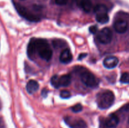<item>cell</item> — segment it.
I'll use <instances>...</instances> for the list:
<instances>
[{"label": "cell", "instance_id": "cell-1", "mask_svg": "<svg viewBox=\"0 0 129 128\" xmlns=\"http://www.w3.org/2000/svg\"><path fill=\"white\" fill-rule=\"evenodd\" d=\"M36 52L41 58L45 61H49L52 56V50L50 48L47 41L45 39H35Z\"/></svg>", "mask_w": 129, "mask_h": 128}, {"label": "cell", "instance_id": "cell-2", "mask_svg": "<svg viewBox=\"0 0 129 128\" xmlns=\"http://www.w3.org/2000/svg\"><path fill=\"white\" fill-rule=\"evenodd\" d=\"M115 101V95L110 90H104L98 93L96 95V103L101 109H107L113 105Z\"/></svg>", "mask_w": 129, "mask_h": 128}, {"label": "cell", "instance_id": "cell-3", "mask_svg": "<svg viewBox=\"0 0 129 128\" xmlns=\"http://www.w3.org/2000/svg\"><path fill=\"white\" fill-rule=\"evenodd\" d=\"M80 78L82 82L88 87L95 88L99 85L98 79L88 70H84L80 74Z\"/></svg>", "mask_w": 129, "mask_h": 128}, {"label": "cell", "instance_id": "cell-4", "mask_svg": "<svg viewBox=\"0 0 129 128\" xmlns=\"http://www.w3.org/2000/svg\"><path fill=\"white\" fill-rule=\"evenodd\" d=\"M13 5L19 15L28 21H31V22H38L40 20L39 16L33 14L32 13L28 11L26 8L21 6L20 4L13 2Z\"/></svg>", "mask_w": 129, "mask_h": 128}, {"label": "cell", "instance_id": "cell-5", "mask_svg": "<svg viewBox=\"0 0 129 128\" xmlns=\"http://www.w3.org/2000/svg\"><path fill=\"white\" fill-rule=\"evenodd\" d=\"M64 121L70 128H87L86 122L80 118L66 117Z\"/></svg>", "mask_w": 129, "mask_h": 128}, {"label": "cell", "instance_id": "cell-6", "mask_svg": "<svg viewBox=\"0 0 129 128\" xmlns=\"http://www.w3.org/2000/svg\"><path fill=\"white\" fill-rule=\"evenodd\" d=\"M113 37L112 30L108 28H104L98 34V39L103 44H108L111 42Z\"/></svg>", "mask_w": 129, "mask_h": 128}, {"label": "cell", "instance_id": "cell-7", "mask_svg": "<svg viewBox=\"0 0 129 128\" xmlns=\"http://www.w3.org/2000/svg\"><path fill=\"white\" fill-rule=\"evenodd\" d=\"M114 29L117 33H124L127 31V28H128V23L127 21L122 19L117 20L114 23Z\"/></svg>", "mask_w": 129, "mask_h": 128}, {"label": "cell", "instance_id": "cell-8", "mask_svg": "<svg viewBox=\"0 0 129 128\" xmlns=\"http://www.w3.org/2000/svg\"><path fill=\"white\" fill-rule=\"evenodd\" d=\"M103 65L105 68L108 69H114L115 67L117 66L118 63V58L115 56H109L103 60Z\"/></svg>", "mask_w": 129, "mask_h": 128}, {"label": "cell", "instance_id": "cell-9", "mask_svg": "<svg viewBox=\"0 0 129 128\" xmlns=\"http://www.w3.org/2000/svg\"><path fill=\"white\" fill-rule=\"evenodd\" d=\"M119 121V118L117 115L114 114H111L106 119L105 125L108 127L115 128L118 125Z\"/></svg>", "mask_w": 129, "mask_h": 128}, {"label": "cell", "instance_id": "cell-10", "mask_svg": "<svg viewBox=\"0 0 129 128\" xmlns=\"http://www.w3.org/2000/svg\"><path fill=\"white\" fill-rule=\"evenodd\" d=\"M59 60L62 63L67 64L70 63L73 60V55L69 49H64L60 53Z\"/></svg>", "mask_w": 129, "mask_h": 128}, {"label": "cell", "instance_id": "cell-11", "mask_svg": "<svg viewBox=\"0 0 129 128\" xmlns=\"http://www.w3.org/2000/svg\"><path fill=\"white\" fill-rule=\"evenodd\" d=\"M77 3L86 13L90 12L93 6L91 0H77Z\"/></svg>", "mask_w": 129, "mask_h": 128}, {"label": "cell", "instance_id": "cell-12", "mask_svg": "<svg viewBox=\"0 0 129 128\" xmlns=\"http://www.w3.org/2000/svg\"><path fill=\"white\" fill-rule=\"evenodd\" d=\"M36 53V47H35V38H31L28 43L27 46V54L28 57L31 60L34 58Z\"/></svg>", "mask_w": 129, "mask_h": 128}, {"label": "cell", "instance_id": "cell-13", "mask_svg": "<svg viewBox=\"0 0 129 128\" xmlns=\"http://www.w3.org/2000/svg\"><path fill=\"white\" fill-rule=\"evenodd\" d=\"M39 88V84L36 80H30L26 84V90L28 93L32 94L36 92Z\"/></svg>", "mask_w": 129, "mask_h": 128}, {"label": "cell", "instance_id": "cell-14", "mask_svg": "<svg viewBox=\"0 0 129 128\" xmlns=\"http://www.w3.org/2000/svg\"><path fill=\"white\" fill-rule=\"evenodd\" d=\"M59 85L60 87H68L70 85L71 82V77L69 74L67 75H63L59 77Z\"/></svg>", "mask_w": 129, "mask_h": 128}, {"label": "cell", "instance_id": "cell-15", "mask_svg": "<svg viewBox=\"0 0 129 128\" xmlns=\"http://www.w3.org/2000/svg\"><path fill=\"white\" fill-rule=\"evenodd\" d=\"M96 20L98 23L105 24L109 21V16L108 13H101L96 15Z\"/></svg>", "mask_w": 129, "mask_h": 128}, {"label": "cell", "instance_id": "cell-16", "mask_svg": "<svg viewBox=\"0 0 129 128\" xmlns=\"http://www.w3.org/2000/svg\"><path fill=\"white\" fill-rule=\"evenodd\" d=\"M94 12L96 15L101 13H108V8L104 5H98L94 7Z\"/></svg>", "mask_w": 129, "mask_h": 128}, {"label": "cell", "instance_id": "cell-17", "mask_svg": "<svg viewBox=\"0 0 129 128\" xmlns=\"http://www.w3.org/2000/svg\"><path fill=\"white\" fill-rule=\"evenodd\" d=\"M59 75H55L51 78L50 79V83H51L52 85L54 87L56 88V89H59L60 88V85H59Z\"/></svg>", "mask_w": 129, "mask_h": 128}, {"label": "cell", "instance_id": "cell-18", "mask_svg": "<svg viewBox=\"0 0 129 128\" xmlns=\"http://www.w3.org/2000/svg\"><path fill=\"white\" fill-rule=\"evenodd\" d=\"M120 82L123 84H129V73L125 72L122 74L120 77Z\"/></svg>", "mask_w": 129, "mask_h": 128}, {"label": "cell", "instance_id": "cell-19", "mask_svg": "<svg viewBox=\"0 0 129 128\" xmlns=\"http://www.w3.org/2000/svg\"><path fill=\"white\" fill-rule=\"evenodd\" d=\"M60 96L62 99H68L71 97V93L68 90H63L60 92Z\"/></svg>", "mask_w": 129, "mask_h": 128}, {"label": "cell", "instance_id": "cell-20", "mask_svg": "<svg viewBox=\"0 0 129 128\" xmlns=\"http://www.w3.org/2000/svg\"><path fill=\"white\" fill-rule=\"evenodd\" d=\"M71 110H73V112H81L83 110V106H82L81 104H76V105L72 107Z\"/></svg>", "mask_w": 129, "mask_h": 128}, {"label": "cell", "instance_id": "cell-21", "mask_svg": "<svg viewBox=\"0 0 129 128\" xmlns=\"http://www.w3.org/2000/svg\"><path fill=\"white\" fill-rule=\"evenodd\" d=\"M68 0H55V3L60 6H63V5H66Z\"/></svg>", "mask_w": 129, "mask_h": 128}, {"label": "cell", "instance_id": "cell-22", "mask_svg": "<svg viewBox=\"0 0 129 128\" xmlns=\"http://www.w3.org/2000/svg\"><path fill=\"white\" fill-rule=\"evenodd\" d=\"M89 30L91 33L95 34L96 33L97 30H98V28H97L96 26H91V27H89Z\"/></svg>", "mask_w": 129, "mask_h": 128}, {"label": "cell", "instance_id": "cell-23", "mask_svg": "<svg viewBox=\"0 0 129 128\" xmlns=\"http://www.w3.org/2000/svg\"><path fill=\"white\" fill-rule=\"evenodd\" d=\"M86 55H87L86 53L81 54V55L79 56V57H78V60H81V59H83V58H84Z\"/></svg>", "mask_w": 129, "mask_h": 128}, {"label": "cell", "instance_id": "cell-24", "mask_svg": "<svg viewBox=\"0 0 129 128\" xmlns=\"http://www.w3.org/2000/svg\"><path fill=\"white\" fill-rule=\"evenodd\" d=\"M47 91L45 89L43 90L42 92V95L43 97H46L47 96Z\"/></svg>", "mask_w": 129, "mask_h": 128}, {"label": "cell", "instance_id": "cell-25", "mask_svg": "<svg viewBox=\"0 0 129 128\" xmlns=\"http://www.w3.org/2000/svg\"><path fill=\"white\" fill-rule=\"evenodd\" d=\"M0 123H1V120H0Z\"/></svg>", "mask_w": 129, "mask_h": 128}]
</instances>
